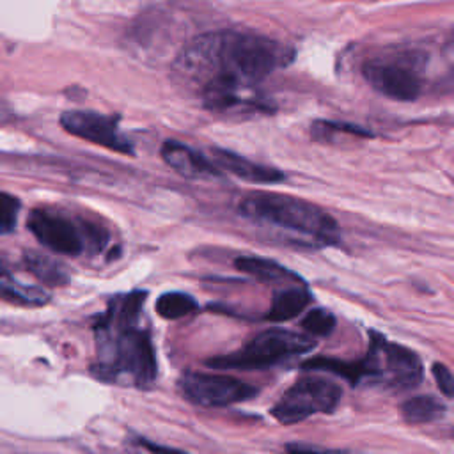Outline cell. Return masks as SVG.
<instances>
[{"label": "cell", "instance_id": "e0dca14e", "mask_svg": "<svg viewBox=\"0 0 454 454\" xmlns=\"http://www.w3.org/2000/svg\"><path fill=\"white\" fill-rule=\"evenodd\" d=\"M445 406L434 395H413L401 404V415L406 424L419 426L440 419Z\"/></svg>", "mask_w": 454, "mask_h": 454}, {"label": "cell", "instance_id": "7c38bea8", "mask_svg": "<svg viewBox=\"0 0 454 454\" xmlns=\"http://www.w3.org/2000/svg\"><path fill=\"white\" fill-rule=\"evenodd\" d=\"M161 158L172 167L176 172L188 179H200L209 176H218V168L215 163L207 161L199 151L192 149L176 140H167L161 145Z\"/></svg>", "mask_w": 454, "mask_h": 454}, {"label": "cell", "instance_id": "7402d4cb", "mask_svg": "<svg viewBox=\"0 0 454 454\" xmlns=\"http://www.w3.org/2000/svg\"><path fill=\"white\" fill-rule=\"evenodd\" d=\"M433 378L445 397H454V376L443 364H433Z\"/></svg>", "mask_w": 454, "mask_h": 454}, {"label": "cell", "instance_id": "5bb4252c", "mask_svg": "<svg viewBox=\"0 0 454 454\" xmlns=\"http://www.w3.org/2000/svg\"><path fill=\"white\" fill-rule=\"evenodd\" d=\"M310 300L312 296L305 286L301 284L287 286L286 289H280L273 294L266 319L273 323L289 321L296 317L300 312H303L305 307L310 303Z\"/></svg>", "mask_w": 454, "mask_h": 454}, {"label": "cell", "instance_id": "9c48e42d", "mask_svg": "<svg viewBox=\"0 0 454 454\" xmlns=\"http://www.w3.org/2000/svg\"><path fill=\"white\" fill-rule=\"evenodd\" d=\"M183 395L199 406H229L252 399L257 388L234 376L215 374V372H195L188 371L179 380Z\"/></svg>", "mask_w": 454, "mask_h": 454}, {"label": "cell", "instance_id": "ac0fdd59", "mask_svg": "<svg viewBox=\"0 0 454 454\" xmlns=\"http://www.w3.org/2000/svg\"><path fill=\"white\" fill-rule=\"evenodd\" d=\"M199 309L197 300L181 291H170L156 300V312L163 319H179Z\"/></svg>", "mask_w": 454, "mask_h": 454}, {"label": "cell", "instance_id": "8992f818", "mask_svg": "<svg viewBox=\"0 0 454 454\" xmlns=\"http://www.w3.org/2000/svg\"><path fill=\"white\" fill-rule=\"evenodd\" d=\"M27 227L43 247L71 257L87 250L99 252L108 239L106 231L96 223L76 222L60 211L44 207L28 213Z\"/></svg>", "mask_w": 454, "mask_h": 454}, {"label": "cell", "instance_id": "52a82bcc", "mask_svg": "<svg viewBox=\"0 0 454 454\" xmlns=\"http://www.w3.org/2000/svg\"><path fill=\"white\" fill-rule=\"evenodd\" d=\"M342 388L323 376L298 378L273 404L271 415L280 424L301 422L317 413H332L340 403Z\"/></svg>", "mask_w": 454, "mask_h": 454}, {"label": "cell", "instance_id": "277c9868", "mask_svg": "<svg viewBox=\"0 0 454 454\" xmlns=\"http://www.w3.org/2000/svg\"><path fill=\"white\" fill-rule=\"evenodd\" d=\"M316 346L314 337L284 328H268L254 335L239 349L218 355L206 364L213 369H268L287 358L309 353Z\"/></svg>", "mask_w": 454, "mask_h": 454}, {"label": "cell", "instance_id": "603a6c76", "mask_svg": "<svg viewBox=\"0 0 454 454\" xmlns=\"http://www.w3.org/2000/svg\"><path fill=\"white\" fill-rule=\"evenodd\" d=\"M286 450L287 454H356L344 449H326V447L307 445V443H287Z\"/></svg>", "mask_w": 454, "mask_h": 454}, {"label": "cell", "instance_id": "3957f363", "mask_svg": "<svg viewBox=\"0 0 454 454\" xmlns=\"http://www.w3.org/2000/svg\"><path fill=\"white\" fill-rule=\"evenodd\" d=\"M239 213L254 222H264L307 236L319 245H333L339 238L335 218L317 204L298 197L252 193L241 200Z\"/></svg>", "mask_w": 454, "mask_h": 454}, {"label": "cell", "instance_id": "8fae6325", "mask_svg": "<svg viewBox=\"0 0 454 454\" xmlns=\"http://www.w3.org/2000/svg\"><path fill=\"white\" fill-rule=\"evenodd\" d=\"M213 156H215V165H218L220 168H223L248 183L275 184V183H282L286 179L282 170L270 167V165L255 163V161L243 158L227 149H213Z\"/></svg>", "mask_w": 454, "mask_h": 454}, {"label": "cell", "instance_id": "30bf717a", "mask_svg": "<svg viewBox=\"0 0 454 454\" xmlns=\"http://www.w3.org/2000/svg\"><path fill=\"white\" fill-rule=\"evenodd\" d=\"M60 126L87 142L106 147L115 153L133 154V144L119 131L117 119L96 112L67 110L60 115Z\"/></svg>", "mask_w": 454, "mask_h": 454}, {"label": "cell", "instance_id": "44dd1931", "mask_svg": "<svg viewBox=\"0 0 454 454\" xmlns=\"http://www.w3.org/2000/svg\"><path fill=\"white\" fill-rule=\"evenodd\" d=\"M20 207L21 204L14 195L0 192V236L14 231L18 223Z\"/></svg>", "mask_w": 454, "mask_h": 454}, {"label": "cell", "instance_id": "9a60e30c", "mask_svg": "<svg viewBox=\"0 0 454 454\" xmlns=\"http://www.w3.org/2000/svg\"><path fill=\"white\" fill-rule=\"evenodd\" d=\"M0 298L23 307H41L50 301V294L30 284H23L0 262Z\"/></svg>", "mask_w": 454, "mask_h": 454}, {"label": "cell", "instance_id": "7a4b0ae2", "mask_svg": "<svg viewBox=\"0 0 454 454\" xmlns=\"http://www.w3.org/2000/svg\"><path fill=\"white\" fill-rule=\"evenodd\" d=\"M145 291L114 298L96 321V362L92 372L105 381H124L149 388L156 381L158 362L151 333L140 326Z\"/></svg>", "mask_w": 454, "mask_h": 454}, {"label": "cell", "instance_id": "6da1fadb", "mask_svg": "<svg viewBox=\"0 0 454 454\" xmlns=\"http://www.w3.org/2000/svg\"><path fill=\"white\" fill-rule=\"evenodd\" d=\"M294 57L291 46L257 34L218 30L195 37L174 60V83L215 112L252 106L247 92Z\"/></svg>", "mask_w": 454, "mask_h": 454}, {"label": "cell", "instance_id": "ffe728a7", "mask_svg": "<svg viewBox=\"0 0 454 454\" xmlns=\"http://www.w3.org/2000/svg\"><path fill=\"white\" fill-rule=\"evenodd\" d=\"M348 133L351 137H371V133L360 126H353L348 122H332V121H317L312 126V137L321 140H330L333 133Z\"/></svg>", "mask_w": 454, "mask_h": 454}, {"label": "cell", "instance_id": "5b68a950", "mask_svg": "<svg viewBox=\"0 0 454 454\" xmlns=\"http://www.w3.org/2000/svg\"><path fill=\"white\" fill-rule=\"evenodd\" d=\"M360 383L380 385L390 390H410L422 381V362L415 351L390 342L383 335L371 332L369 349L358 360Z\"/></svg>", "mask_w": 454, "mask_h": 454}, {"label": "cell", "instance_id": "4fadbf2b", "mask_svg": "<svg viewBox=\"0 0 454 454\" xmlns=\"http://www.w3.org/2000/svg\"><path fill=\"white\" fill-rule=\"evenodd\" d=\"M234 264L239 271L252 275L254 278L266 284H287V286L301 284V278L296 273H293L291 270H287L286 266L271 259L245 255V257H238Z\"/></svg>", "mask_w": 454, "mask_h": 454}, {"label": "cell", "instance_id": "ba28073f", "mask_svg": "<svg viewBox=\"0 0 454 454\" xmlns=\"http://www.w3.org/2000/svg\"><path fill=\"white\" fill-rule=\"evenodd\" d=\"M367 83L394 101H411L422 92V78L411 60L401 57H378L362 66Z\"/></svg>", "mask_w": 454, "mask_h": 454}, {"label": "cell", "instance_id": "2e32d148", "mask_svg": "<svg viewBox=\"0 0 454 454\" xmlns=\"http://www.w3.org/2000/svg\"><path fill=\"white\" fill-rule=\"evenodd\" d=\"M23 261H25L27 270L46 286L59 287V286H66L69 282V275H67L66 268L59 261H55L44 254L28 250V252H25Z\"/></svg>", "mask_w": 454, "mask_h": 454}, {"label": "cell", "instance_id": "cb8c5ba5", "mask_svg": "<svg viewBox=\"0 0 454 454\" xmlns=\"http://www.w3.org/2000/svg\"><path fill=\"white\" fill-rule=\"evenodd\" d=\"M137 443L145 449L149 454H186L184 450H179V449H174V447H167V445H160V443H154L151 440H145V438H138Z\"/></svg>", "mask_w": 454, "mask_h": 454}, {"label": "cell", "instance_id": "d6986e66", "mask_svg": "<svg viewBox=\"0 0 454 454\" xmlns=\"http://www.w3.org/2000/svg\"><path fill=\"white\" fill-rule=\"evenodd\" d=\"M301 326L310 337H325L333 332L335 316L326 309H312L301 319Z\"/></svg>", "mask_w": 454, "mask_h": 454}]
</instances>
